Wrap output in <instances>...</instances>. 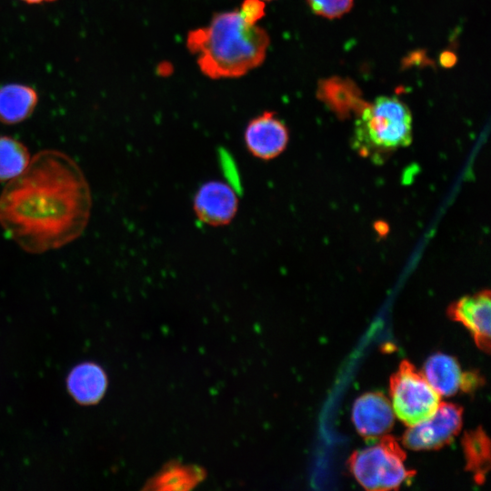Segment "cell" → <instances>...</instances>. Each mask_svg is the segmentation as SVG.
I'll list each match as a JSON object with an SVG mask.
<instances>
[{
	"label": "cell",
	"instance_id": "obj_4",
	"mask_svg": "<svg viewBox=\"0 0 491 491\" xmlns=\"http://www.w3.org/2000/svg\"><path fill=\"white\" fill-rule=\"evenodd\" d=\"M406 453L398 442L384 435L373 446L354 452L348 466L358 483L367 490L398 488L415 472L406 468Z\"/></svg>",
	"mask_w": 491,
	"mask_h": 491
},
{
	"label": "cell",
	"instance_id": "obj_20",
	"mask_svg": "<svg viewBox=\"0 0 491 491\" xmlns=\"http://www.w3.org/2000/svg\"><path fill=\"white\" fill-rule=\"evenodd\" d=\"M441 64L446 67H450L456 63V56L453 53L444 52L440 58Z\"/></svg>",
	"mask_w": 491,
	"mask_h": 491
},
{
	"label": "cell",
	"instance_id": "obj_7",
	"mask_svg": "<svg viewBox=\"0 0 491 491\" xmlns=\"http://www.w3.org/2000/svg\"><path fill=\"white\" fill-rule=\"evenodd\" d=\"M238 195L227 182L210 179L201 184L193 196V211L197 219L209 226H224L235 217Z\"/></svg>",
	"mask_w": 491,
	"mask_h": 491
},
{
	"label": "cell",
	"instance_id": "obj_10",
	"mask_svg": "<svg viewBox=\"0 0 491 491\" xmlns=\"http://www.w3.org/2000/svg\"><path fill=\"white\" fill-rule=\"evenodd\" d=\"M352 416L356 430L366 438L384 436L394 424L391 404L379 392L366 393L358 397L355 401Z\"/></svg>",
	"mask_w": 491,
	"mask_h": 491
},
{
	"label": "cell",
	"instance_id": "obj_22",
	"mask_svg": "<svg viewBox=\"0 0 491 491\" xmlns=\"http://www.w3.org/2000/svg\"><path fill=\"white\" fill-rule=\"evenodd\" d=\"M263 1H270V0H263Z\"/></svg>",
	"mask_w": 491,
	"mask_h": 491
},
{
	"label": "cell",
	"instance_id": "obj_6",
	"mask_svg": "<svg viewBox=\"0 0 491 491\" xmlns=\"http://www.w3.org/2000/svg\"><path fill=\"white\" fill-rule=\"evenodd\" d=\"M463 409L452 403H439L426 419L414 425L404 433L402 442L412 450H435L448 445L459 433Z\"/></svg>",
	"mask_w": 491,
	"mask_h": 491
},
{
	"label": "cell",
	"instance_id": "obj_8",
	"mask_svg": "<svg viewBox=\"0 0 491 491\" xmlns=\"http://www.w3.org/2000/svg\"><path fill=\"white\" fill-rule=\"evenodd\" d=\"M289 132L275 112L265 111L249 120L244 130L246 151L261 161L278 157L286 148Z\"/></svg>",
	"mask_w": 491,
	"mask_h": 491
},
{
	"label": "cell",
	"instance_id": "obj_14",
	"mask_svg": "<svg viewBox=\"0 0 491 491\" xmlns=\"http://www.w3.org/2000/svg\"><path fill=\"white\" fill-rule=\"evenodd\" d=\"M462 445L466 470L473 474L477 484L484 483L490 468V442L486 434L482 427L466 432Z\"/></svg>",
	"mask_w": 491,
	"mask_h": 491
},
{
	"label": "cell",
	"instance_id": "obj_2",
	"mask_svg": "<svg viewBox=\"0 0 491 491\" xmlns=\"http://www.w3.org/2000/svg\"><path fill=\"white\" fill-rule=\"evenodd\" d=\"M268 45L266 30L246 24L238 10L216 13L207 26L190 31L186 38L201 72L213 79L239 77L259 66Z\"/></svg>",
	"mask_w": 491,
	"mask_h": 491
},
{
	"label": "cell",
	"instance_id": "obj_12",
	"mask_svg": "<svg viewBox=\"0 0 491 491\" xmlns=\"http://www.w3.org/2000/svg\"><path fill=\"white\" fill-rule=\"evenodd\" d=\"M38 94L31 85L8 83L0 86V123L17 125L28 119L38 104Z\"/></svg>",
	"mask_w": 491,
	"mask_h": 491
},
{
	"label": "cell",
	"instance_id": "obj_9",
	"mask_svg": "<svg viewBox=\"0 0 491 491\" xmlns=\"http://www.w3.org/2000/svg\"><path fill=\"white\" fill-rule=\"evenodd\" d=\"M447 314L468 329L479 349L487 354L490 352L491 301L488 290L460 298L448 307Z\"/></svg>",
	"mask_w": 491,
	"mask_h": 491
},
{
	"label": "cell",
	"instance_id": "obj_1",
	"mask_svg": "<svg viewBox=\"0 0 491 491\" xmlns=\"http://www.w3.org/2000/svg\"><path fill=\"white\" fill-rule=\"evenodd\" d=\"M91 209L80 165L65 152L45 149L0 194V227L23 251L40 255L80 237Z\"/></svg>",
	"mask_w": 491,
	"mask_h": 491
},
{
	"label": "cell",
	"instance_id": "obj_15",
	"mask_svg": "<svg viewBox=\"0 0 491 491\" xmlns=\"http://www.w3.org/2000/svg\"><path fill=\"white\" fill-rule=\"evenodd\" d=\"M30 160V152L24 143L9 135H0V183L18 176Z\"/></svg>",
	"mask_w": 491,
	"mask_h": 491
},
{
	"label": "cell",
	"instance_id": "obj_5",
	"mask_svg": "<svg viewBox=\"0 0 491 491\" xmlns=\"http://www.w3.org/2000/svg\"><path fill=\"white\" fill-rule=\"evenodd\" d=\"M389 386L393 410L409 426L428 418L440 403L425 376L406 360L391 376Z\"/></svg>",
	"mask_w": 491,
	"mask_h": 491
},
{
	"label": "cell",
	"instance_id": "obj_3",
	"mask_svg": "<svg viewBox=\"0 0 491 491\" xmlns=\"http://www.w3.org/2000/svg\"><path fill=\"white\" fill-rule=\"evenodd\" d=\"M354 134V146L362 155L381 157L411 143V113L398 98L379 96L362 107Z\"/></svg>",
	"mask_w": 491,
	"mask_h": 491
},
{
	"label": "cell",
	"instance_id": "obj_18",
	"mask_svg": "<svg viewBox=\"0 0 491 491\" xmlns=\"http://www.w3.org/2000/svg\"><path fill=\"white\" fill-rule=\"evenodd\" d=\"M238 12L246 24L256 25L266 15V5L263 0H244Z\"/></svg>",
	"mask_w": 491,
	"mask_h": 491
},
{
	"label": "cell",
	"instance_id": "obj_16",
	"mask_svg": "<svg viewBox=\"0 0 491 491\" xmlns=\"http://www.w3.org/2000/svg\"><path fill=\"white\" fill-rule=\"evenodd\" d=\"M203 477L199 468L170 465L151 481L150 486L160 490H184L192 488Z\"/></svg>",
	"mask_w": 491,
	"mask_h": 491
},
{
	"label": "cell",
	"instance_id": "obj_21",
	"mask_svg": "<svg viewBox=\"0 0 491 491\" xmlns=\"http://www.w3.org/2000/svg\"><path fill=\"white\" fill-rule=\"evenodd\" d=\"M25 4H28V5H40V4H43V3H51V2H55L56 0H20Z\"/></svg>",
	"mask_w": 491,
	"mask_h": 491
},
{
	"label": "cell",
	"instance_id": "obj_11",
	"mask_svg": "<svg viewBox=\"0 0 491 491\" xmlns=\"http://www.w3.org/2000/svg\"><path fill=\"white\" fill-rule=\"evenodd\" d=\"M66 386L70 396L80 405H94L104 396L107 376L104 369L94 362H84L69 372Z\"/></svg>",
	"mask_w": 491,
	"mask_h": 491
},
{
	"label": "cell",
	"instance_id": "obj_19",
	"mask_svg": "<svg viewBox=\"0 0 491 491\" xmlns=\"http://www.w3.org/2000/svg\"><path fill=\"white\" fill-rule=\"evenodd\" d=\"M481 382L482 379L476 373L463 374L460 388L466 392H470L471 390L476 389Z\"/></svg>",
	"mask_w": 491,
	"mask_h": 491
},
{
	"label": "cell",
	"instance_id": "obj_17",
	"mask_svg": "<svg viewBox=\"0 0 491 491\" xmlns=\"http://www.w3.org/2000/svg\"><path fill=\"white\" fill-rule=\"evenodd\" d=\"M311 10L325 18H338L350 11L354 0H307Z\"/></svg>",
	"mask_w": 491,
	"mask_h": 491
},
{
	"label": "cell",
	"instance_id": "obj_13",
	"mask_svg": "<svg viewBox=\"0 0 491 491\" xmlns=\"http://www.w3.org/2000/svg\"><path fill=\"white\" fill-rule=\"evenodd\" d=\"M424 376L439 396H450L460 388L463 374L454 357L437 353L426 360Z\"/></svg>",
	"mask_w": 491,
	"mask_h": 491
}]
</instances>
